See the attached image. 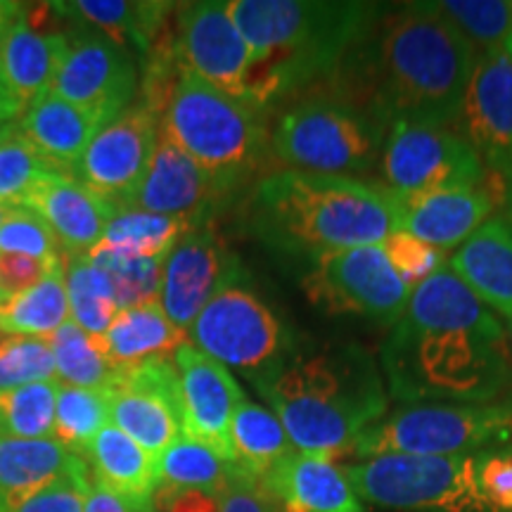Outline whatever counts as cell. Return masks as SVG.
Segmentation results:
<instances>
[{
	"instance_id": "cell-1",
	"label": "cell",
	"mask_w": 512,
	"mask_h": 512,
	"mask_svg": "<svg viewBox=\"0 0 512 512\" xmlns=\"http://www.w3.org/2000/svg\"><path fill=\"white\" fill-rule=\"evenodd\" d=\"M389 399L415 403H489L512 387L505 325L444 266L413 287L380 344Z\"/></svg>"
},
{
	"instance_id": "cell-2",
	"label": "cell",
	"mask_w": 512,
	"mask_h": 512,
	"mask_svg": "<svg viewBox=\"0 0 512 512\" xmlns=\"http://www.w3.org/2000/svg\"><path fill=\"white\" fill-rule=\"evenodd\" d=\"M475 64L477 50L434 3L380 5L330 88L384 133L401 119L458 126Z\"/></svg>"
},
{
	"instance_id": "cell-3",
	"label": "cell",
	"mask_w": 512,
	"mask_h": 512,
	"mask_svg": "<svg viewBox=\"0 0 512 512\" xmlns=\"http://www.w3.org/2000/svg\"><path fill=\"white\" fill-rule=\"evenodd\" d=\"M247 223L268 249L311 264L339 249L382 245L399 233V204L377 183L278 169L256 181Z\"/></svg>"
},
{
	"instance_id": "cell-4",
	"label": "cell",
	"mask_w": 512,
	"mask_h": 512,
	"mask_svg": "<svg viewBox=\"0 0 512 512\" xmlns=\"http://www.w3.org/2000/svg\"><path fill=\"white\" fill-rule=\"evenodd\" d=\"M256 389L299 453L330 460L389 413L380 361L356 342L297 349Z\"/></svg>"
},
{
	"instance_id": "cell-5",
	"label": "cell",
	"mask_w": 512,
	"mask_h": 512,
	"mask_svg": "<svg viewBox=\"0 0 512 512\" xmlns=\"http://www.w3.org/2000/svg\"><path fill=\"white\" fill-rule=\"evenodd\" d=\"M228 10L252 50L245 98L268 110L311 83L332 79L380 5L230 0Z\"/></svg>"
},
{
	"instance_id": "cell-6",
	"label": "cell",
	"mask_w": 512,
	"mask_h": 512,
	"mask_svg": "<svg viewBox=\"0 0 512 512\" xmlns=\"http://www.w3.org/2000/svg\"><path fill=\"white\" fill-rule=\"evenodd\" d=\"M159 128L207 171L226 200L271 157L266 107L221 91L183 67L166 95Z\"/></svg>"
},
{
	"instance_id": "cell-7",
	"label": "cell",
	"mask_w": 512,
	"mask_h": 512,
	"mask_svg": "<svg viewBox=\"0 0 512 512\" xmlns=\"http://www.w3.org/2000/svg\"><path fill=\"white\" fill-rule=\"evenodd\" d=\"M387 133L337 91H313L287 105L271 124V157L283 169L358 178L380 169Z\"/></svg>"
},
{
	"instance_id": "cell-8",
	"label": "cell",
	"mask_w": 512,
	"mask_h": 512,
	"mask_svg": "<svg viewBox=\"0 0 512 512\" xmlns=\"http://www.w3.org/2000/svg\"><path fill=\"white\" fill-rule=\"evenodd\" d=\"M512 444V394L489 403H415L375 422L351 456H451Z\"/></svg>"
},
{
	"instance_id": "cell-9",
	"label": "cell",
	"mask_w": 512,
	"mask_h": 512,
	"mask_svg": "<svg viewBox=\"0 0 512 512\" xmlns=\"http://www.w3.org/2000/svg\"><path fill=\"white\" fill-rule=\"evenodd\" d=\"M363 503L394 512H496L477 477V451L377 456L342 467Z\"/></svg>"
},
{
	"instance_id": "cell-10",
	"label": "cell",
	"mask_w": 512,
	"mask_h": 512,
	"mask_svg": "<svg viewBox=\"0 0 512 512\" xmlns=\"http://www.w3.org/2000/svg\"><path fill=\"white\" fill-rule=\"evenodd\" d=\"M188 339L221 366L245 375L254 387L297 351L294 332L280 313L247 285L245 273L214 294L192 323Z\"/></svg>"
},
{
	"instance_id": "cell-11",
	"label": "cell",
	"mask_w": 512,
	"mask_h": 512,
	"mask_svg": "<svg viewBox=\"0 0 512 512\" xmlns=\"http://www.w3.org/2000/svg\"><path fill=\"white\" fill-rule=\"evenodd\" d=\"M380 174L394 197L486 185L482 159L458 126L401 119L384 136Z\"/></svg>"
},
{
	"instance_id": "cell-12",
	"label": "cell",
	"mask_w": 512,
	"mask_h": 512,
	"mask_svg": "<svg viewBox=\"0 0 512 512\" xmlns=\"http://www.w3.org/2000/svg\"><path fill=\"white\" fill-rule=\"evenodd\" d=\"M302 290L332 316H354L392 325L406 309L413 287L396 273L382 245L339 249L306 264Z\"/></svg>"
},
{
	"instance_id": "cell-13",
	"label": "cell",
	"mask_w": 512,
	"mask_h": 512,
	"mask_svg": "<svg viewBox=\"0 0 512 512\" xmlns=\"http://www.w3.org/2000/svg\"><path fill=\"white\" fill-rule=\"evenodd\" d=\"M136 91L138 69L126 48L93 29L76 34L69 31L50 93L81 107L107 126L131 107Z\"/></svg>"
},
{
	"instance_id": "cell-14",
	"label": "cell",
	"mask_w": 512,
	"mask_h": 512,
	"mask_svg": "<svg viewBox=\"0 0 512 512\" xmlns=\"http://www.w3.org/2000/svg\"><path fill=\"white\" fill-rule=\"evenodd\" d=\"M105 394L110 403V425L143 446L152 458L183 437L174 356L117 370Z\"/></svg>"
},
{
	"instance_id": "cell-15",
	"label": "cell",
	"mask_w": 512,
	"mask_h": 512,
	"mask_svg": "<svg viewBox=\"0 0 512 512\" xmlns=\"http://www.w3.org/2000/svg\"><path fill=\"white\" fill-rule=\"evenodd\" d=\"M157 138L159 117L136 102L100 128L72 176L102 200L124 209L150 169Z\"/></svg>"
},
{
	"instance_id": "cell-16",
	"label": "cell",
	"mask_w": 512,
	"mask_h": 512,
	"mask_svg": "<svg viewBox=\"0 0 512 512\" xmlns=\"http://www.w3.org/2000/svg\"><path fill=\"white\" fill-rule=\"evenodd\" d=\"M176 8L174 53L178 64L211 86L245 98L252 50L235 27L228 3L200 0Z\"/></svg>"
},
{
	"instance_id": "cell-17",
	"label": "cell",
	"mask_w": 512,
	"mask_h": 512,
	"mask_svg": "<svg viewBox=\"0 0 512 512\" xmlns=\"http://www.w3.org/2000/svg\"><path fill=\"white\" fill-rule=\"evenodd\" d=\"M458 128L505 202L512 192V57L503 48L477 55Z\"/></svg>"
},
{
	"instance_id": "cell-18",
	"label": "cell",
	"mask_w": 512,
	"mask_h": 512,
	"mask_svg": "<svg viewBox=\"0 0 512 512\" xmlns=\"http://www.w3.org/2000/svg\"><path fill=\"white\" fill-rule=\"evenodd\" d=\"M242 273L240 259L211 223L192 228L164 259L159 304L176 328L188 332L214 294Z\"/></svg>"
},
{
	"instance_id": "cell-19",
	"label": "cell",
	"mask_w": 512,
	"mask_h": 512,
	"mask_svg": "<svg viewBox=\"0 0 512 512\" xmlns=\"http://www.w3.org/2000/svg\"><path fill=\"white\" fill-rule=\"evenodd\" d=\"M178 396H181L183 437L200 441L223 460L235 463L230 422L238 406L247 399L226 366L185 342L176 349Z\"/></svg>"
},
{
	"instance_id": "cell-20",
	"label": "cell",
	"mask_w": 512,
	"mask_h": 512,
	"mask_svg": "<svg viewBox=\"0 0 512 512\" xmlns=\"http://www.w3.org/2000/svg\"><path fill=\"white\" fill-rule=\"evenodd\" d=\"M53 3L19 8V15L0 36V83L19 114L46 98L57 64L67 48L69 31L55 29Z\"/></svg>"
},
{
	"instance_id": "cell-21",
	"label": "cell",
	"mask_w": 512,
	"mask_h": 512,
	"mask_svg": "<svg viewBox=\"0 0 512 512\" xmlns=\"http://www.w3.org/2000/svg\"><path fill=\"white\" fill-rule=\"evenodd\" d=\"M226 200L211 176L159 128L155 155L136 195L124 209L174 216L200 228L211 223V214Z\"/></svg>"
},
{
	"instance_id": "cell-22",
	"label": "cell",
	"mask_w": 512,
	"mask_h": 512,
	"mask_svg": "<svg viewBox=\"0 0 512 512\" xmlns=\"http://www.w3.org/2000/svg\"><path fill=\"white\" fill-rule=\"evenodd\" d=\"M24 207L46 223L64 256H86L98 247L107 223L119 211L72 174L53 169L36 178Z\"/></svg>"
},
{
	"instance_id": "cell-23",
	"label": "cell",
	"mask_w": 512,
	"mask_h": 512,
	"mask_svg": "<svg viewBox=\"0 0 512 512\" xmlns=\"http://www.w3.org/2000/svg\"><path fill=\"white\" fill-rule=\"evenodd\" d=\"M399 204V233L418 238L439 252H456L491 219L496 192L489 185L394 197Z\"/></svg>"
},
{
	"instance_id": "cell-24",
	"label": "cell",
	"mask_w": 512,
	"mask_h": 512,
	"mask_svg": "<svg viewBox=\"0 0 512 512\" xmlns=\"http://www.w3.org/2000/svg\"><path fill=\"white\" fill-rule=\"evenodd\" d=\"M264 484L280 512H368L342 467L323 456L292 451Z\"/></svg>"
},
{
	"instance_id": "cell-25",
	"label": "cell",
	"mask_w": 512,
	"mask_h": 512,
	"mask_svg": "<svg viewBox=\"0 0 512 512\" xmlns=\"http://www.w3.org/2000/svg\"><path fill=\"white\" fill-rule=\"evenodd\" d=\"M448 268L484 306L512 318V223L503 216L486 221L451 254Z\"/></svg>"
},
{
	"instance_id": "cell-26",
	"label": "cell",
	"mask_w": 512,
	"mask_h": 512,
	"mask_svg": "<svg viewBox=\"0 0 512 512\" xmlns=\"http://www.w3.org/2000/svg\"><path fill=\"white\" fill-rule=\"evenodd\" d=\"M81 472H91L88 460L57 439L0 437V510H15L57 479Z\"/></svg>"
},
{
	"instance_id": "cell-27",
	"label": "cell",
	"mask_w": 512,
	"mask_h": 512,
	"mask_svg": "<svg viewBox=\"0 0 512 512\" xmlns=\"http://www.w3.org/2000/svg\"><path fill=\"white\" fill-rule=\"evenodd\" d=\"M100 128L102 124L93 114L53 93L34 102L17 121V131L29 140L48 169L62 174H74Z\"/></svg>"
},
{
	"instance_id": "cell-28",
	"label": "cell",
	"mask_w": 512,
	"mask_h": 512,
	"mask_svg": "<svg viewBox=\"0 0 512 512\" xmlns=\"http://www.w3.org/2000/svg\"><path fill=\"white\" fill-rule=\"evenodd\" d=\"M93 479L110 489L131 512H155V458L131 437L107 425L88 451Z\"/></svg>"
},
{
	"instance_id": "cell-29",
	"label": "cell",
	"mask_w": 512,
	"mask_h": 512,
	"mask_svg": "<svg viewBox=\"0 0 512 512\" xmlns=\"http://www.w3.org/2000/svg\"><path fill=\"white\" fill-rule=\"evenodd\" d=\"M57 15L81 19L88 29L98 31L121 48H136L147 55L166 31L174 3H131V0H74L53 3Z\"/></svg>"
},
{
	"instance_id": "cell-30",
	"label": "cell",
	"mask_w": 512,
	"mask_h": 512,
	"mask_svg": "<svg viewBox=\"0 0 512 512\" xmlns=\"http://www.w3.org/2000/svg\"><path fill=\"white\" fill-rule=\"evenodd\" d=\"M100 342L114 370H121L152 358L174 356L190 339L188 332L171 323L162 304L152 302L119 311L105 335H100Z\"/></svg>"
},
{
	"instance_id": "cell-31",
	"label": "cell",
	"mask_w": 512,
	"mask_h": 512,
	"mask_svg": "<svg viewBox=\"0 0 512 512\" xmlns=\"http://www.w3.org/2000/svg\"><path fill=\"white\" fill-rule=\"evenodd\" d=\"M69 318L64 264L50 268L46 278L0 304V332L8 337L50 339Z\"/></svg>"
},
{
	"instance_id": "cell-32",
	"label": "cell",
	"mask_w": 512,
	"mask_h": 512,
	"mask_svg": "<svg viewBox=\"0 0 512 512\" xmlns=\"http://www.w3.org/2000/svg\"><path fill=\"white\" fill-rule=\"evenodd\" d=\"M235 465L256 479H266L280 460L294 451L283 422L271 408L245 399L230 422Z\"/></svg>"
},
{
	"instance_id": "cell-33",
	"label": "cell",
	"mask_w": 512,
	"mask_h": 512,
	"mask_svg": "<svg viewBox=\"0 0 512 512\" xmlns=\"http://www.w3.org/2000/svg\"><path fill=\"white\" fill-rule=\"evenodd\" d=\"M235 467L238 465L223 460L209 446L181 437L155 458L157 491L159 494H174V491L200 489L221 496L230 477H233Z\"/></svg>"
},
{
	"instance_id": "cell-34",
	"label": "cell",
	"mask_w": 512,
	"mask_h": 512,
	"mask_svg": "<svg viewBox=\"0 0 512 512\" xmlns=\"http://www.w3.org/2000/svg\"><path fill=\"white\" fill-rule=\"evenodd\" d=\"M69 318L88 335H105L117 318L119 299L112 278L88 256H64Z\"/></svg>"
},
{
	"instance_id": "cell-35",
	"label": "cell",
	"mask_w": 512,
	"mask_h": 512,
	"mask_svg": "<svg viewBox=\"0 0 512 512\" xmlns=\"http://www.w3.org/2000/svg\"><path fill=\"white\" fill-rule=\"evenodd\" d=\"M48 344L53 351L57 382L69 387L98 389V392H107L112 387L117 370L102 349L100 337L88 335L74 320H67L48 339Z\"/></svg>"
},
{
	"instance_id": "cell-36",
	"label": "cell",
	"mask_w": 512,
	"mask_h": 512,
	"mask_svg": "<svg viewBox=\"0 0 512 512\" xmlns=\"http://www.w3.org/2000/svg\"><path fill=\"white\" fill-rule=\"evenodd\" d=\"M192 226L174 216L152 214V211L119 209L107 223L100 245L121 252L145 256V259H166L171 249Z\"/></svg>"
},
{
	"instance_id": "cell-37",
	"label": "cell",
	"mask_w": 512,
	"mask_h": 512,
	"mask_svg": "<svg viewBox=\"0 0 512 512\" xmlns=\"http://www.w3.org/2000/svg\"><path fill=\"white\" fill-rule=\"evenodd\" d=\"M107 425H110V403L105 392L60 384L53 439L76 456L88 458L93 441Z\"/></svg>"
},
{
	"instance_id": "cell-38",
	"label": "cell",
	"mask_w": 512,
	"mask_h": 512,
	"mask_svg": "<svg viewBox=\"0 0 512 512\" xmlns=\"http://www.w3.org/2000/svg\"><path fill=\"white\" fill-rule=\"evenodd\" d=\"M60 382H36L0 392V437L53 439Z\"/></svg>"
},
{
	"instance_id": "cell-39",
	"label": "cell",
	"mask_w": 512,
	"mask_h": 512,
	"mask_svg": "<svg viewBox=\"0 0 512 512\" xmlns=\"http://www.w3.org/2000/svg\"><path fill=\"white\" fill-rule=\"evenodd\" d=\"M86 256L112 278L121 311L159 302L164 259H145L102 245L93 247Z\"/></svg>"
},
{
	"instance_id": "cell-40",
	"label": "cell",
	"mask_w": 512,
	"mask_h": 512,
	"mask_svg": "<svg viewBox=\"0 0 512 512\" xmlns=\"http://www.w3.org/2000/svg\"><path fill=\"white\" fill-rule=\"evenodd\" d=\"M437 10L463 34L477 55L501 50L512 31L510 0H441Z\"/></svg>"
},
{
	"instance_id": "cell-41",
	"label": "cell",
	"mask_w": 512,
	"mask_h": 512,
	"mask_svg": "<svg viewBox=\"0 0 512 512\" xmlns=\"http://www.w3.org/2000/svg\"><path fill=\"white\" fill-rule=\"evenodd\" d=\"M43 171H48V164L17 126H0V204L24 207L31 185Z\"/></svg>"
},
{
	"instance_id": "cell-42",
	"label": "cell",
	"mask_w": 512,
	"mask_h": 512,
	"mask_svg": "<svg viewBox=\"0 0 512 512\" xmlns=\"http://www.w3.org/2000/svg\"><path fill=\"white\" fill-rule=\"evenodd\" d=\"M36 382H57L53 351L48 339H0V392Z\"/></svg>"
},
{
	"instance_id": "cell-43",
	"label": "cell",
	"mask_w": 512,
	"mask_h": 512,
	"mask_svg": "<svg viewBox=\"0 0 512 512\" xmlns=\"http://www.w3.org/2000/svg\"><path fill=\"white\" fill-rule=\"evenodd\" d=\"M0 254L29 256V259L43 261V264L64 261L55 235L27 207H10L8 219L0 228Z\"/></svg>"
},
{
	"instance_id": "cell-44",
	"label": "cell",
	"mask_w": 512,
	"mask_h": 512,
	"mask_svg": "<svg viewBox=\"0 0 512 512\" xmlns=\"http://www.w3.org/2000/svg\"><path fill=\"white\" fill-rule=\"evenodd\" d=\"M382 249L389 256V261H392L396 273L411 287L430 278L439 268H444V252L406 233H394L392 238L382 242Z\"/></svg>"
},
{
	"instance_id": "cell-45",
	"label": "cell",
	"mask_w": 512,
	"mask_h": 512,
	"mask_svg": "<svg viewBox=\"0 0 512 512\" xmlns=\"http://www.w3.org/2000/svg\"><path fill=\"white\" fill-rule=\"evenodd\" d=\"M477 477L496 512H512V444L477 451Z\"/></svg>"
},
{
	"instance_id": "cell-46",
	"label": "cell",
	"mask_w": 512,
	"mask_h": 512,
	"mask_svg": "<svg viewBox=\"0 0 512 512\" xmlns=\"http://www.w3.org/2000/svg\"><path fill=\"white\" fill-rule=\"evenodd\" d=\"M91 489L93 470L57 479V482L41 489L38 494L8 512H86V501Z\"/></svg>"
},
{
	"instance_id": "cell-47",
	"label": "cell",
	"mask_w": 512,
	"mask_h": 512,
	"mask_svg": "<svg viewBox=\"0 0 512 512\" xmlns=\"http://www.w3.org/2000/svg\"><path fill=\"white\" fill-rule=\"evenodd\" d=\"M219 512H280L278 503L266 489L264 479H256L242 467H235L233 477L221 494Z\"/></svg>"
},
{
	"instance_id": "cell-48",
	"label": "cell",
	"mask_w": 512,
	"mask_h": 512,
	"mask_svg": "<svg viewBox=\"0 0 512 512\" xmlns=\"http://www.w3.org/2000/svg\"><path fill=\"white\" fill-rule=\"evenodd\" d=\"M60 264H64V261H60ZM60 264H43V261L29 259V256L0 254V292H3V299L8 302L15 294L41 283L50 268Z\"/></svg>"
},
{
	"instance_id": "cell-49",
	"label": "cell",
	"mask_w": 512,
	"mask_h": 512,
	"mask_svg": "<svg viewBox=\"0 0 512 512\" xmlns=\"http://www.w3.org/2000/svg\"><path fill=\"white\" fill-rule=\"evenodd\" d=\"M221 496L211 491L188 489L174 494H155V512H219Z\"/></svg>"
},
{
	"instance_id": "cell-50",
	"label": "cell",
	"mask_w": 512,
	"mask_h": 512,
	"mask_svg": "<svg viewBox=\"0 0 512 512\" xmlns=\"http://www.w3.org/2000/svg\"><path fill=\"white\" fill-rule=\"evenodd\" d=\"M86 512H131V510H128V505L121 501L119 496H114L110 489H105V486L93 479V489L86 501Z\"/></svg>"
},
{
	"instance_id": "cell-51",
	"label": "cell",
	"mask_w": 512,
	"mask_h": 512,
	"mask_svg": "<svg viewBox=\"0 0 512 512\" xmlns=\"http://www.w3.org/2000/svg\"><path fill=\"white\" fill-rule=\"evenodd\" d=\"M17 117H22V114H19L15 102L10 100V95L3 88V83H0V126H8L10 121Z\"/></svg>"
},
{
	"instance_id": "cell-52",
	"label": "cell",
	"mask_w": 512,
	"mask_h": 512,
	"mask_svg": "<svg viewBox=\"0 0 512 512\" xmlns=\"http://www.w3.org/2000/svg\"><path fill=\"white\" fill-rule=\"evenodd\" d=\"M19 3H10V0H0V36L5 34V29L10 27L12 19L19 15Z\"/></svg>"
},
{
	"instance_id": "cell-53",
	"label": "cell",
	"mask_w": 512,
	"mask_h": 512,
	"mask_svg": "<svg viewBox=\"0 0 512 512\" xmlns=\"http://www.w3.org/2000/svg\"><path fill=\"white\" fill-rule=\"evenodd\" d=\"M505 337H508V349H510V361H512V318L505 320Z\"/></svg>"
},
{
	"instance_id": "cell-54",
	"label": "cell",
	"mask_w": 512,
	"mask_h": 512,
	"mask_svg": "<svg viewBox=\"0 0 512 512\" xmlns=\"http://www.w3.org/2000/svg\"><path fill=\"white\" fill-rule=\"evenodd\" d=\"M503 204H505V214H508V216H503V219L508 221V223H512V192H510L508 197H505Z\"/></svg>"
},
{
	"instance_id": "cell-55",
	"label": "cell",
	"mask_w": 512,
	"mask_h": 512,
	"mask_svg": "<svg viewBox=\"0 0 512 512\" xmlns=\"http://www.w3.org/2000/svg\"><path fill=\"white\" fill-rule=\"evenodd\" d=\"M8 211H10V207H3V204H0V228H3L5 219H8Z\"/></svg>"
},
{
	"instance_id": "cell-56",
	"label": "cell",
	"mask_w": 512,
	"mask_h": 512,
	"mask_svg": "<svg viewBox=\"0 0 512 512\" xmlns=\"http://www.w3.org/2000/svg\"><path fill=\"white\" fill-rule=\"evenodd\" d=\"M503 50L505 53H508L510 57H512V31H510V36H508V41H505V46H503Z\"/></svg>"
},
{
	"instance_id": "cell-57",
	"label": "cell",
	"mask_w": 512,
	"mask_h": 512,
	"mask_svg": "<svg viewBox=\"0 0 512 512\" xmlns=\"http://www.w3.org/2000/svg\"><path fill=\"white\" fill-rule=\"evenodd\" d=\"M5 302V299H3V292H0V304H3Z\"/></svg>"
},
{
	"instance_id": "cell-58",
	"label": "cell",
	"mask_w": 512,
	"mask_h": 512,
	"mask_svg": "<svg viewBox=\"0 0 512 512\" xmlns=\"http://www.w3.org/2000/svg\"><path fill=\"white\" fill-rule=\"evenodd\" d=\"M0 512H3V510H0Z\"/></svg>"
}]
</instances>
